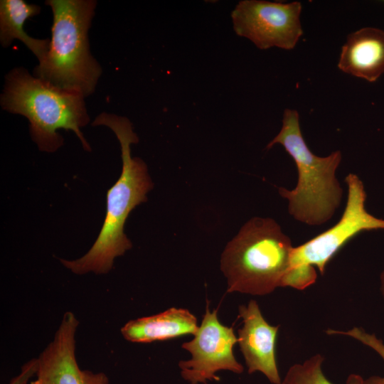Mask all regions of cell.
Returning <instances> with one entry per match:
<instances>
[{
    "label": "cell",
    "instance_id": "cell-10",
    "mask_svg": "<svg viewBox=\"0 0 384 384\" xmlns=\"http://www.w3.org/2000/svg\"><path fill=\"white\" fill-rule=\"evenodd\" d=\"M238 313L243 324L238 331V343L248 373L260 372L271 383L282 384L275 356L279 326L265 319L255 300L240 305Z\"/></svg>",
    "mask_w": 384,
    "mask_h": 384
},
{
    "label": "cell",
    "instance_id": "cell-11",
    "mask_svg": "<svg viewBox=\"0 0 384 384\" xmlns=\"http://www.w3.org/2000/svg\"><path fill=\"white\" fill-rule=\"evenodd\" d=\"M338 68L342 72L374 82L384 73V31L364 27L348 35Z\"/></svg>",
    "mask_w": 384,
    "mask_h": 384
},
{
    "label": "cell",
    "instance_id": "cell-3",
    "mask_svg": "<svg viewBox=\"0 0 384 384\" xmlns=\"http://www.w3.org/2000/svg\"><path fill=\"white\" fill-rule=\"evenodd\" d=\"M84 97L32 76L23 68H16L6 76L1 105L28 119L31 138L41 151L54 152L63 145L56 132L59 129L73 131L83 148L90 151L80 131L89 122Z\"/></svg>",
    "mask_w": 384,
    "mask_h": 384
},
{
    "label": "cell",
    "instance_id": "cell-15",
    "mask_svg": "<svg viewBox=\"0 0 384 384\" xmlns=\"http://www.w3.org/2000/svg\"><path fill=\"white\" fill-rule=\"evenodd\" d=\"M329 335H345L353 338L375 351L384 361V343L375 334L366 331L361 327H353L346 331L327 329ZM366 384H384V376L373 375L366 379Z\"/></svg>",
    "mask_w": 384,
    "mask_h": 384
},
{
    "label": "cell",
    "instance_id": "cell-18",
    "mask_svg": "<svg viewBox=\"0 0 384 384\" xmlns=\"http://www.w3.org/2000/svg\"><path fill=\"white\" fill-rule=\"evenodd\" d=\"M31 384H39V383H38V381L36 380L33 381Z\"/></svg>",
    "mask_w": 384,
    "mask_h": 384
},
{
    "label": "cell",
    "instance_id": "cell-5",
    "mask_svg": "<svg viewBox=\"0 0 384 384\" xmlns=\"http://www.w3.org/2000/svg\"><path fill=\"white\" fill-rule=\"evenodd\" d=\"M276 144H281L292 156L298 171V182L293 190L279 188V195L288 201L289 214L309 225L325 223L339 207L343 196L336 177L341 152L335 151L325 157L314 154L303 138L299 114L292 109L284 111L281 130L267 149Z\"/></svg>",
    "mask_w": 384,
    "mask_h": 384
},
{
    "label": "cell",
    "instance_id": "cell-13",
    "mask_svg": "<svg viewBox=\"0 0 384 384\" xmlns=\"http://www.w3.org/2000/svg\"><path fill=\"white\" fill-rule=\"evenodd\" d=\"M40 6L23 0H1L0 1V42L8 47L14 39L22 41L36 56L39 63L48 53L50 40L36 39L29 36L23 29L27 18L38 15Z\"/></svg>",
    "mask_w": 384,
    "mask_h": 384
},
{
    "label": "cell",
    "instance_id": "cell-17",
    "mask_svg": "<svg viewBox=\"0 0 384 384\" xmlns=\"http://www.w3.org/2000/svg\"><path fill=\"white\" fill-rule=\"evenodd\" d=\"M380 290L382 296L384 298V270L380 274Z\"/></svg>",
    "mask_w": 384,
    "mask_h": 384
},
{
    "label": "cell",
    "instance_id": "cell-2",
    "mask_svg": "<svg viewBox=\"0 0 384 384\" xmlns=\"http://www.w3.org/2000/svg\"><path fill=\"white\" fill-rule=\"evenodd\" d=\"M293 248L290 238L274 220L251 218L220 257L227 292L265 296L277 287H287Z\"/></svg>",
    "mask_w": 384,
    "mask_h": 384
},
{
    "label": "cell",
    "instance_id": "cell-12",
    "mask_svg": "<svg viewBox=\"0 0 384 384\" xmlns=\"http://www.w3.org/2000/svg\"><path fill=\"white\" fill-rule=\"evenodd\" d=\"M196 317L188 309L171 307L159 314L132 319L121 329L122 336L134 343H151L195 335Z\"/></svg>",
    "mask_w": 384,
    "mask_h": 384
},
{
    "label": "cell",
    "instance_id": "cell-8",
    "mask_svg": "<svg viewBox=\"0 0 384 384\" xmlns=\"http://www.w3.org/2000/svg\"><path fill=\"white\" fill-rule=\"evenodd\" d=\"M193 338L184 342L181 347L191 354V358L179 361L182 378L189 384H207L218 380L216 373L228 370L236 374L244 368L235 358L233 347L238 343L234 330L220 323L218 310L206 309L201 325Z\"/></svg>",
    "mask_w": 384,
    "mask_h": 384
},
{
    "label": "cell",
    "instance_id": "cell-4",
    "mask_svg": "<svg viewBox=\"0 0 384 384\" xmlns=\"http://www.w3.org/2000/svg\"><path fill=\"white\" fill-rule=\"evenodd\" d=\"M53 11L48 53L34 76L61 90L87 97L95 91L102 68L92 56L87 33L94 16L93 0H48Z\"/></svg>",
    "mask_w": 384,
    "mask_h": 384
},
{
    "label": "cell",
    "instance_id": "cell-16",
    "mask_svg": "<svg viewBox=\"0 0 384 384\" xmlns=\"http://www.w3.org/2000/svg\"><path fill=\"white\" fill-rule=\"evenodd\" d=\"M37 369V358H33L22 366L21 373L14 377L9 384H27L30 378L36 375Z\"/></svg>",
    "mask_w": 384,
    "mask_h": 384
},
{
    "label": "cell",
    "instance_id": "cell-9",
    "mask_svg": "<svg viewBox=\"0 0 384 384\" xmlns=\"http://www.w3.org/2000/svg\"><path fill=\"white\" fill-rule=\"evenodd\" d=\"M78 324L73 312L64 313L53 341L37 358L39 384H109L104 373L80 368L75 353Z\"/></svg>",
    "mask_w": 384,
    "mask_h": 384
},
{
    "label": "cell",
    "instance_id": "cell-1",
    "mask_svg": "<svg viewBox=\"0 0 384 384\" xmlns=\"http://www.w3.org/2000/svg\"><path fill=\"white\" fill-rule=\"evenodd\" d=\"M92 124L105 125L114 132L121 146L122 169L119 179L107 191L105 218L92 247L79 259L60 260L77 274L107 273L114 260L131 249L132 242L124 233L125 221L137 206L147 201L146 194L153 188L146 164L131 156V144L137 143L139 139L130 121L125 117L102 112Z\"/></svg>",
    "mask_w": 384,
    "mask_h": 384
},
{
    "label": "cell",
    "instance_id": "cell-14",
    "mask_svg": "<svg viewBox=\"0 0 384 384\" xmlns=\"http://www.w3.org/2000/svg\"><path fill=\"white\" fill-rule=\"evenodd\" d=\"M324 358L315 354L302 363H295L287 370L282 384H334L322 370ZM346 384H366V379L358 374L348 375Z\"/></svg>",
    "mask_w": 384,
    "mask_h": 384
},
{
    "label": "cell",
    "instance_id": "cell-7",
    "mask_svg": "<svg viewBox=\"0 0 384 384\" xmlns=\"http://www.w3.org/2000/svg\"><path fill=\"white\" fill-rule=\"evenodd\" d=\"M302 4L243 0L231 13L235 33L251 41L259 49L294 48L303 35Z\"/></svg>",
    "mask_w": 384,
    "mask_h": 384
},
{
    "label": "cell",
    "instance_id": "cell-6",
    "mask_svg": "<svg viewBox=\"0 0 384 384\" xmlns=\"http://www.w3.org/2000/svg\"><path fill=\"white\" fill-rule=\"evenodd\" d=\"M345 182L348 197L341 219L329 230L294 247L292 270L311 271L316 267L324 274L329 261L349 240L365 230L384 229V219L378 218L366 210V193L359 177L349 174Z\"/></svg>",
    "mask_w": 384,
    "mask_h": 384
}]
</instances>
